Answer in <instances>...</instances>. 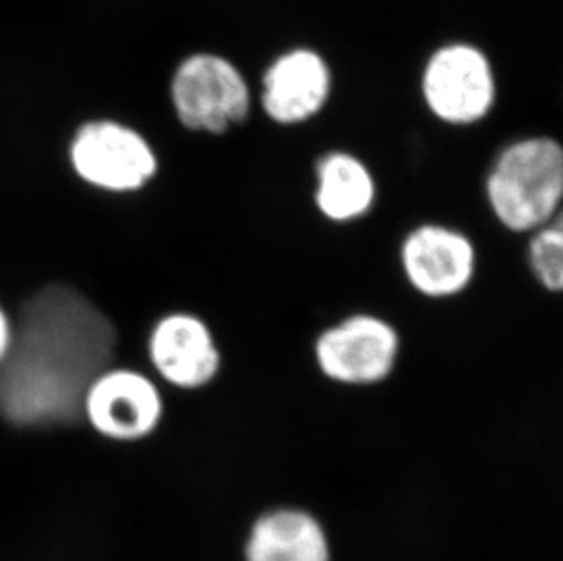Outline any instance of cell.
Returning a JSON list of instances; mask_svg holds the SVG:
<instances>
[{
    "label": "cell",
    "mask_w": 563,
    "mask_h": 561,
    "mask_svg": "<svg viewBox=\"0 0 563 561\" xmlns=\"http://www.w3.org/2000/svg\"><path fill=\"white\" fill-rule=\"evenodd\" d=\"M493 218L504 230L529 235L562 218L563 148L551 135H527L505 144L484 180Z\"/></svg>",
    "instance_id": "7a4b0ae2"
},
{
    "label": "cell",
    "mask_w": 563,
    "mask_h": 561,
    "mask_svg": "<svg viewBox=\"0 0 563 561\" xmlns=\"http://www.w3.org/2000/svg\"><path fill=\"white\" fill-rule=\"evenodd\" d=\"M148 358L163 382L201 391L223 371V352L212 327L197 314H166L148 336Z\"/></svg>",
    "instance_id": "30bf717a"
},
{
    "label": "cell",
    "mask_w": 563,
    "mask_h": 561,
    "mask_svg": "<svg viewBox=\"0 0 563 561\" xmlns=\"http://www.w3.org/2000/svg\"><path fill=\"white\" fill-rule=\"evenodd\" d=\"M329 536L318 518L301 508L263 514L246 538L245 561H330Z\"/></svg>",
    "instance_id": "7c38bea8"
},
{
    "label": "cell",
    "mask_w": 563,
    "mask_h": 561,
    "mask_svg": "<svg viewBox=\"0 0 563 561\" xmlns=\"http://www.w3.org/2000/svg\"><path fill=\"white\" fill-rule=\"evenodd\" d=\"M115 346V327L88 297L44 286L21 308L0 361V416L35 429L77 424L86 391L110 369Z\"/></svg>",
    "instance_id": "6da1fadb"
},
{
    "label": "cell",
    "mask_w": 563,
    "mask_h": 561,
    "mask_svg": "<svg viewBox=\"0 0 563 561\" xmlns=\"http://www.w3.org/2000/svg\"><path fill=\"white\" fill-rule=\"evenodd\" d=\"M407 285L431 301H449L473 286L478 276V246L468 233L427 221L405 233L398 250Z\"/></svg>",
    "instance_id": "8992f818"
},
{
    "label": "cell",
    "mask_w": 563,
    "mask_h": 561,
    "mask_svg": "<svg viewBox=\"0 0 563 561\" xmlns=\"http://www.w3.org/2000/svg\"><path fill=\"white\" fill-rule=\"evenodd\" d=\"M165 414L157 385L130 369H107L91 382L82 399V416L110 440L139 441L154 435Z\"/></svg>",
    "instance_id": "9c48e42d"
},
{
    "label": "cell",
    "mask_w": 563,
    "mask_h": 561,
    "mask_svg": "<svg viewBox=\"0 0 563 561\" xmlns=\"http://www.w3.org/2000/svg\"><path fill=\"white\" fill-rule=\"evenodd\" d=\"M11 334H13V323L8 318V314L0 308V361L4 360L5 352L10 349Z\"/></svg>",
    "instance_id": "5bb4252c"
},
{
    "label": "cell",
    "mask_w": 563,
    "mask_h": 561,
    "mask_svg": "<svg viewBox=\"0 0 563 561\" xmlns=\"http://www.w3.org/2000/svg\"><path fill=\"white\" fill-rule=\"evenodd\" d=\"M69 161L88 185L118 194L141 190L159 169L148 139L113 119L80 124L69 144Z\"/></svg>",
    "instance_id": "52a82bcc"
},
{
    "label": "cell",
    "mask_w": 563,
    "mask_h": 561,
    "mask_svg": "<svg viewBox=\"0 0 563 561\" xmlns=\"http://www.w3.org/2000/svg\"><path fill=\"white\" fill-rule=\"evenodd\" d=\"M170 102L183 128L224 135L249 121L254 96L245 74L229 57L194 52L172 74Z\"/></svg>",
    "instance_id": "3957f363"
},
{
    "label": "cell",
    "mask_w": 563,
    "mask_h": 561,
    "mask_svg": "<svg viewBox=\"0 0 563 561\" xmlns=\"http://www.w3.org/2000/svg\"><path fill=\"white\" fill-rule=\"evenodd\" d=\"M334 75L318 50L298 46L277 55L261 75L260 107L277 127L313 121L329 107Z\"/></svg>",
    "instance_id": "ba28073f"
},
{
    "label": "cell",
    "mask_w": 563,
    "mask_h": 561,
    "mask_svg": "<svg viewBox=\"0 0 563 561\" xmlns=\"http://www.w3.org/2000/svg\"><path fill=\"white\" fill-rule=\"evenodd\" d=\"M404 341L387 318L354 312L313 339V363L327 382L341 387H376L398 369Z\"/></svg>",
    "instance_id": "277c9868"
},
{
    "label": "cell",
    "mask_w": 563,
    "mask_h": 561,
    "mask_svg": "<svg viewBox=\"0 0 563 561\" xmlns=\"http://www.w3.org/2000/svg\"><path fill=\"white\" fill-rule=\"evenodd\" d=\"M376 175L349 150H329L313 165V207L332 224L360 223L376 208Z\"/></svg>",
    "instance_id": "8fae6325"
},
{
    "label": "cell",
    "mask_w": 563,
    "mask_h": 561,
    "mask_svg": "<svg viewBox=\"0 0 563 561\" xmlns=\"http://www.w3.org/2000/svg\"><path fill=\"white\" fill-rule=\"evenodd\" d=\"M527 266L538 286L548 294L563 288V224L562 218L538 228L527 235Z\"/></svg>",
    "instance_id": "4fadbf2b"
},
{
    "label": "cell",
    "mask_w": 563,
    "mask_h": 561,
    "mask_svg": "<svg viewBox=\"0 0 563 561\" xmlns=\"http://www.w3.org/2000/svg\"><path fill=\"white\" fill-rule=\"evenodd\" d=\"M420 94L437 121L446 127H474L493 113L498 101L495 66L474 44H443L421 69Z\"/></svg>",
    "instance_id": "5b68a950"
}]
</instances>
